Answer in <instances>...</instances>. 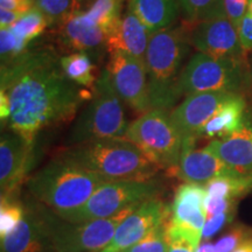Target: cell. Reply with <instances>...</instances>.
<instances>
[{"label": "cell", "mask_w": 252, "mask_h": 252, "mask_svg": "<svg viewBox=\"0 0 252 252\" xmlns=\"http://www.w3.org/2000/svg\"><path fill=\"white\" fill-rule=\"evenodd\" d=\"M0 83L11 109L8 131L32 144L42 130L70 122L93 96L65 75L61 56L49 47L1 63Z\"/></svg>", "instance_id": "1"}, {"label": "cell", "mask_w": 252, "mask_h": 252, "mask_svg": "<svg viewBox=\"0 0 252 252\" xmlns=\"http://www.w3.org/2000/svg\"><path fill=\"white\" fill-rule=\"evenodd\" d=\"M58 157L109 181L150 180L160 169L139 147L126 139H102L74 145Z\"/></svg>", "instance_id": "2"}, {"label": "cell", "mask_w": 252, "mask_h": 252, "mask_svg": "<svg viewBox=\"0 0 252 252\" xmlns=\"http://www.w3.org/2000/svg\"><path fill=\"white\" fill-rule=\"evenodd\" d=\"M105 178L56 157L27 180V188L37 201L58 216L83 207Z\"/></svg>", "instance_id": "3"}, {"label": "cell", "mask_w": 252, "mask_h": 252, "mask_svg": "<svg viewBox=\"0 0 252 252\" xmlns=\"http://www.w3.org/2000/svg\"><path fill=\"white\" fill-rule=\"evenodd\" d=\"M187 24L151 35L145 64L151 109H171L178 102L175 89L190 49Z\"/></svg>", "instance_id": "4"}, {"label": "cell", "mask_w": 252, "mask_h": 252, "mask_svg": "<svg viewBox=\"0 0 252 252\" xmlns=\"http://www.w3.org/2000/svg\"><path fill=\"white\" fill-rule=\"evenodd\" d=\"M122 99L104 69L93 89L88 106L78 116L67 141L70 146L102 139H125L128 127Z\"/></svg>", "instance_id": "5"}, {"label": "cell", "mask_w": 252, "mask_h": 252, "mask_svg": "<svg viewBox=\"0 0 252 252\" xmlns=\"http://www.w3.org/2000/svg\"><path fill=\"white\" fill-rule=\"evenodd\" d=\"M252 78L248 61L213 58L196 53L185 65L176 84V96L196 93L226 91L244 94L251 87Z\"/></svg>", "instance_id": "6"}, {"label": "cell", "mask_w": 252, "mask_h": 252, "mask_svg": "<svg viewBox=\"0 0 252 252\" xmlns=\"http://www.w3.org/2000/svg\"><path fill=\"white\" fill-rule=\"evenodd\" d=\"M125 139L146 154L160 169L168 172L180 161L184 138L167 110L152 109L128 125Z\"/></svg>", "instance_id": "7"}, {"label": "cell", "mask_w": 252, "mask_h": 252, "mask_svg": "<svg viewBox=\"0 0 252 252\" xmlns=\"http://www.w3.org/2000/svg\"><path fill=\"white\" fill-rule=\"evenodd\" d=\"M161 190L162 184L154 178L150 180L109 181L97 189L83 207L59 217L71 223L109 219L158 197Z\"/></svg>", "instance_id": "8"}, {"label": "cell", "mask_w": 252, "mask_h": 252, "mask_svg": "<svg viewBox=\"0 0 252 252\" xmlns=\"http://www.w3.org/2000/svg\"><path fill=\"white\" fill-rule=\"evenodd\" d=\"M137 207L109 219L71 223L48 210V222L54 252H99L115 236L118 225Z\"/></svg>", "instance_id": "9"}, {"label": "cell", "mask_w": 252, "mask_h": 252, "mask_svg": "<svg viewBox=\"0 0 252 252\" xmlns=\"http://www.w3.org/2000/svg\"><path fill=\"white\" fill-rule=\"evenodd\" d=\"M106 70L122 102L143 115L152 110L145 61L127 53L113 52L110 53Z\"/></svg>", "instance_id": "10"}, {"label": "cell", "mask_w": 252, "mask_h": 252, "mask_svg": "<svg viewBox=\"0 0 252 252\" xmlns=\"http://www.w3.org/2000/svg\"><path fill=\"white\" fill-rule=\"evenodd\" d=\"M187 27L189 43L197 53L213 58L248 61L237 28L226 17L195 25L187 24Z\"/></svg>", "instance_id": "11"}, {"label": "cell", "mask_w": 252, "mask_h": 252, "mask_svg": "<svg viewBox=\"0 0 252 252\" xmlns=\"http://www.w3.org/2000/svg\"><path fill=\"white\" fill-rule=\"evenodd\" d=\"M171 206H167L160 196L139 204L116 229L111 242L99 252H124L146 237L154 229L165 224Z\"/></svg>", "instance_id": "12"}, {"label": "cell", "mask_w": 252, "mask_h": 252, "mask_svg": "<svg viewBox=\"0 0 252 252\" xmlns=\"http://www.w3.org/2000/svg\"><path fill=\"white\" fill-rule=\"evenodd\" d=\"M34 144L14 132L1 134L0 140V190L1 196L17 197L33 166Z\"/></svg>", "instance_id": "13"}, {"label": "cell", "mask_w": 252, "mask_h": 252, "mask_svg": "<svg viewBox=\"0 0 252 252\" xmlns=\"http://www.w3.org/2000/svg\"><path fill=\"white\" fill-rule=\"evenodd\" d=\"M236 94L226 91H208L189 94L171 113L174 125L182 138H200L203 127L226 102Z\"/></svg>", "instance_id": "14"}, {"label": "cell", "mask_w": 252, "mask_h": 252, "mask_svg": "<svg viewBox=\"0 0 252 252\" xmlns=\"http://www.w3.org/2000/svg\"><path fill=\"white\" fill-rule=\"evenodd\" d=\"M1 252H54L48 222V210L26 207L23 220L1 238Z\"/></svg>", "instance_id": "15"}, {"label": "cell", "mask_w": 252, "mask_h": 252, "mask_svg": "<svg viewBox=\"0 0 252 252\" xmlns=\"http://www.w3.org/2000/svg\"><path fill=\"white\" fill-rule=\"evenodd\" d=\"M197 139L196 137L184 138L180 161L176 168L169 172L172 175L178 176L187 184L206 186L219 176L238 173L206 149L194 150Z\"/></svg>", "instance_id": "16"}, {"label": "cell", "mask_w": 252, "mask_h": 252, "mask_svg": "<svg viewBox=\"0 0 252 252\" xmlns=\"http://www.w3.org/2000/svg\"><path fill=\"white\" fill-rule=\"evenodd\" d=\"M60 45L72 53H96L106 49V36L88 12L77 11L58 26L56 30Z\"/></svg>", "instance_id": "17"}, {"label": "cell", "mask_w": 252, "mask_h": 252, "mask_svg": "<svg viewBox=\"0 0 252 252\" xmlns=\"http://www.w3.org/2000/svg\"><path fill=\"white\" fill-rule=\"evenodd\" d=\"M206 197L207 190L204 186L187 182L180 185L175 190L168 220L202 236L207 222L204 209Z\"/></svg>", "instance_id": "18"}, {"label": "cell", "mask_w": 252, "mask_h": 252, "mask_svg": "<svg viewBox=\"0 0 252 252\" xmlns=\"http://www.w3.org/2000/svg\"><path fill=\"white\" fill-rule=\"evenodd\" d=\"M151 35L137 15L127 9L119 23L106 34V50L124 52L145 61Z\"/></svg>", "instance_id": "19"}, {"label": "cell", "mask_w": 252, "mask_h": 252, "mask_svg": "<svg viewBox=\"0 0 252 252\" xmlns=\"http://www.w3.org/2000/svg\"><path fill=\"white\" fill-rule=\"evenodd\" d=\"M234 171L252 173V126L223 139H214L204 147Z\"/></svg>", "instance_id": "20"}, {"label": "cell", "mask_w": 252, "mask_h": 252, "mask_svg": "<svg viewBox=\"0 0 252 252\" xmlns=\"http://www.w3.org/2000/svg\"><path fill=\"white\" fill-rule=\"evenodd\" d=\"M248 103L244 94H236L232 99L226 102L220 111L207 123L203 127L201 137L223 139L237 133L247 126H252L249 123Z\"/></svg>", "instance_id": "21"}, {"label": "cell", "mask_w": 252, "mask_h": 252, "mask_svg": "<svg viewBox=\"0 0 252 252\" xmlns=\"http://www.w3.org/2000/svg\"><path fill=\"white\" fill-rule=\"evenodd\" d=\"M127 9L137 15L151 34L172 27L181 12L179 0H128Z\"/></svg>", "instance_id": "22"}, {"label": "cell", "mask_w": 252, "mask_h": 252, "mask_svg": "<svg viewBox=\"0 0 252 252\" xmlns=\"http://www.w3.org/2000/svg\"><path fill=\"white\" fill-rule=\"evenodd\" d=\"M207 195L237 201L252 190V173L219 176L204 186Z\"/></svg>", "instance_id": "23"}, {"label": "cell", "mask_w": 252, "mask_h": 252, "mask_svg": "<svg viewBox=\"0 0 252 252\" xmlns=\"http://www.w3.org/2000/svg\"><path fill=\"white\" fill-rule=\"evenodd\" d=\"M179 1H180L185 23L187 24L195 25L226 17L224 0H179Z\"/></svg>", "instance_id": "24"}, {"label": "cell", "mask_w": 252, "mask_h": 252, "mask_svg": "<svg viewBox=\"0 0 252 252\" xmlns=\"http://www.w3.org/2000/svg\"><path fill=\"white\" fill-rule=\"evenodd\" d=\"M62 68L65 75L77 86L94 89L96 78L94 75V64L87 53H70L61 56Z\"/></svg>", "instance_id": "25"}, {"label": "cell", "mask_w": 252, "mask_h": 252, "mask_svg": "<svg viewBox=\"0 0 252 252\" xmlns=\"http://www.w3.org/2000/svg\"><path fill=\"white\" fill-rule=\"evenodd\" d=\"M50 26L47 18L37 9L35 6L30 9L27 13H25L19 18V20L12 26L11 30L18 37L27 42L28 45L31 41L40 36L46 28Z\"/></svg>", "instance_id": "26"}, {"label": "cell", "mask_w": 252, "mask_h": 252, "mask_svg": "<svg viewBox=\"0 0 252 252\" xmlns=\"http://www.w3.org/2000/svg\"><path fill=\"white\" fill-rule=\"evenodd\" d=\"M124 1L125 0H94L87 11L103 28L105 36L122 19Z\"/></svg>", "instance_id": "27"}, {"label": "cell", "mask_w": 252, "mask_h": 252, "mask_svg": "<svg viewBox=\"0 0 252 252\" xmlns=\"http://www.w3.org/2000/svg\"><path fill=\"white\" fill-rule=\"evenodd\" d=\"M34 6L47 18L49 25L59 26L60 24L80 11L78 0H35Z\"/></svg>", "instance_id": "28"}, {"label": "cell", "mask_w": 252, "mask_h": 252, "mask_svg": "<svg viewBox=\"0 0 252 252\" xmlns=\"http://www.w3.org/2000/svg\"><path fill=\"white\" fill-rule=\"evenodd\" d=\"M26 213V207L17 197L1 196L0 203V237L12 232L21 222Z\"/></svg>", "instance_id": "29"}, {"label": "cell", "mask_w": 252, "mask_h": 252, "mask_svg": "<svg viewBox=\"0 0 252 252\" xmlns=\"http://www.w3.org/2000/svg\"><path fill=\"white\" fill-rule=\"evenodd\" d=\"M28 49V43L18 37L9 28L0 31V53L1 63H6L24 54Z\"/></svg>", "instance_id": "30"}, {"label": "cell", "mask_w": 252, "mask_h": 252, "mask_svg": "<svg viewBox=\"0 0 252 252\" xmlns=\"http://www.w3.org/2000/svg\"><path fill=\"white\" fill-rule=\"evenodd\" d=\"M252 237V229L243 224L232 226L215 243L217 252H232L243 242Z\"/></svg>", "instance_id": "31"}, {"label": "cell", "mask_w": 252, "mask_h": 252, "mask_svg": "<svg viewBox=\"0 0 252 252\" xmlns=\"http://www.w3.org/2000/svg\"><path fill=\"white\" fill-rule=\"evenodd\" d=\"M124 252H168V243L166 241L163 224L154 229L146 237Z\"/></svg>", "instance_id": "32"}, {"label": "cell", "mask_w": 252, "mask_h": 252, "mask_svg": "<svg viewBox=\"0 0 252 252\" xmlns=\"http://www.w3.org/2000/svg\"><path fill=\"white\" fill-rule=\"evenodd\" d=\"M236 210L232 212L219 214V215L208 217L206 224H204L202 231V239L203 241H209L213 236H215L220 230H222L226 224L232 222L235 217Z\"/></svg>", "instance_id": "33"}, {"label": "cell", "mask_w": 252, "mask_h": 252, "mask_svg": "<svg viewBox=\"0 0 252 252\" xmlns=\"http://www.w3.org/2000/svg\"><path fill=\"white\" fill-rule=\"evenodd\" d=\"M236 204H237V201L207 195L206 201H204V209H206L207 217H212L219 214L236 210Z\"/></svg>", "instance_id": "34"}, {"label": "cell", "mask_w": 252, "mask_h": 252, "mask_svg": "<svg viewBox=\"0 0 252 252\" xmlns=\"http://www.w3.org/2000/svg\"><path fill=\"white\" fill-rule=\"evenodd\" d=\"M226 17L232 25L237 28L243 20L248 11V0H224Z\"/></svg>", "instance_id": "35"}, {"label": "cell", "mask_w": 252, "mask_h": 252, "mask_svg": "<svg viewBox=\"0 0 252 252\" xmlns=\"http://www.w3.org/2000/svg\"><path fill=\"white\" fill-rule=\"evenodd\" d=\"M238 35L245 52H252V15L248 12L238 27Z\"/></svg>", "instance_id": "36"}, {"label": "cell", "mask_w": 252, "mask_h": 252, "mask_svg": "<svg viewBox=\"0 0 252 252\" xmlns=\"http://www.w3.org/2000/svg\"><path fill=\"white\" fill-rule=\"evenodd\" d=\"M34 2L35 0H1V8L23 15L34 7Z\"/></svg>", "instance_id": "37"}, {"label": "cell", "mask_w": 252, "mask_h": 252, "mask_svg": "<svg viewBox=\"0 0 252 252\" xmlns=\"http://www.w3.org/2000/svg\"><path fill=\"white\" fill-rule=\"evenodd\" d=\"M20 17L21 14L17 13V12L1 8V11H0V25H1V30H4V28H11L17 23Z\"/></svg>", "instance_id": "38"}, {"label": "cell", "mask_w": 252, "mask_h": 252, "mask_svg": "<svg viewBox=\"0 0 252 252\" xmlns=\"http://www.w3.org/2000/svg\"><path fill=\"white\" fill-rule=\"evenodd\" d=\"M197 249L185 242H173L168 243V252H196Z\"/></svg>", "instance_id": "39"}, {"label": "cell", "mask_w": 252, "mask_h": 252, "mask_svg": "<svg viewBox=\"0 0 252 252\" xmlns=\"http://www.w3.org/2000/svg\"><path fill=\"white\" fill-rule=\"evenodd\" d=\"M196 252H217L215 244H213L212 242L203 241V243L198 245Z\"/></svg>", "instance_id": "40"}, {"label": "cell", "mask_w": 252, "mask_h": 252, "mask_svg": "<svg viewBox=\"0 0 252 252\" xmlns=\"http://www.w3.org/2000/svg\"><path fill=\"white\" fill-rule=\"evenodd\" d=\"M232 252H252V237L243 242L237 249H235Z\"/></svg>", "instance_id": "41"}, {"label": "cell", "mask_w": 252, "mask_h": 252, "mask_svg": "<svg viewBox=\"0 0 252 252\" xmlns=\"http://www.w3.org/2000/svg\"><path fill=\"white\" fill-rule=\"evenodd\" d=\"M248 13L252 15V0H248Z\"/></svg>", "instance_id": "42"}, {"label": "cell", "mask_w": 252, "mask_h": 252, "mask_svg": "<svg viewBox=\"0 0 252 252\" xmlns=\"http://www.w3.org/2000/svg\"><path fill=\"white\" fill-rule=\"evenodd\" d=\"M250 71H251V78H252V56H251V60H250Z\"/></svg>", "instance_id": "43"}, {"label": "cell", "mask_w": 252, "mask_h": 252, "mask_svg": "<svg viewBox=\"0 0 252 252\" xmlns=\"http://www.w3.org/2000/svg\"><path fill=\"white\" fill-rule=\"evenodd\" d=\"M78 1H80V2H81V1H82V0H78Z\"/></svg>", "instance_id": "44"}]
</instances>
